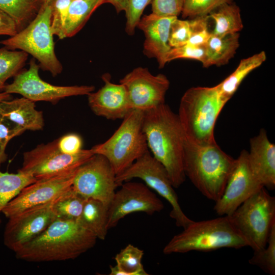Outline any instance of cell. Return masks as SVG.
<instances>
[{
	"label": "cell",
	"mask_w": 275,
	"mask_h": 275,
	"mask_svg": "<svg viewBox=\"0 0 275 275\" xmlns=\"http://www.w3.org/2000/svg\"><path fill=\"white\" fill-rule=\"evenodd\" d=\"M97 239L77 221L56 218L40 235L15 253L17 259L28 262L72 260L93 248Z\"/></svg>",
	"instance_id": "cell-2"
},
{
	"label": "cell",
	"mask_w": 275,
	"mask_h": 275,
	"mask_svg": "<svg viewBox=\"0 0 275 275\" xmlns=\"http://www.w3.org/2000/svg\"><path fill=\"white\" fill-rule=\"evenodd\" d=\"M144 251L129 244L115 257L116 265L110 266V275H148L142 263Z\"/></svg>",
	"instance_id": "cell-27"
},
{
	"label": "cell",
	"mask_w": 275,
	"mask_h": 275,
	"mask_svg": "<svg viewBox=\"0 0 275 275\" xmlns=\"http://www.w3.org/2000/svg\"><path fill=\"white\" fill-rule=\"evenodd\" d=\"M106 3H110L115 7L117 12L126 10L128 6V0H105Z\"/></svg>",
	"instance_id": "cell-43"
},
{
	"label": "cell",
	"mask_w": 275,
	"mask_h": 275,
	"mask_svg": "<svg viewBox=\"0 0 275 275\" xmlns=\"http://www.w3.org/2000/svg\"><path fill=\"white\" fill-rule=\"evenodd\" d=\"M18 32L15 21L0 9V35L14 36Z\"/></svg>",
	"instance_id": "cell-42"
},
{
	"label": "cell",
	"mask_w": 275,
	"mask_h": 275,
	"mask_svg": "<svg viewBox=\"0 0 275 275\" xmlns=\"http://www.w3.org/2000/svg\"><path fill=\"white\" fill-rule=\"evenodd\" d=\"M248 152L241 151L220 198L213 209L219 216H229L247 199L262 187L253 174L248 161Z\"/></svg>",
	"instance_id": "cell-16"
},
{
	"label": "cell",
	"mask_w": 275,
	"mask_h": 275,
	"mask_svg": "<svg viewBox=\"0 0 275 275\" xmlns=\"http://www.w3.org/2000/svg\"><path fill=\"white\" fill-rule=\"evenodd\" d=\"M133 178L142 180L171 205L170 216L178 227L183 229L194 221L181 209L178 198L163 166L151 154L149 150L136 159L127 170L116 177L118 186Z\"/></svg>",
	"instance_id": "cell-9"
},
{
	"label": "cell",
	"mask_w": 275,
	"mask_h": 275,
	"mask_svg": "<svg viewBox=\"0 0 275 275\" xmlns=\"http://www.w3.org/2000/svg\"><path fill=\"white\" fill-rule=\"evenodd\" d=\"M120 186L108 207V230L129 214L144 212L152 215L163 209L162 202L146 185L128 181Z\"/></svg>",
	"instance_id": "cell-13"
},
{
	"label": "cell",
	"mask_w": 275,
	"mask_h": 275,
	"mask_svg": "<svg viewBox=\"0 0 275 275\" xmlns=\"http://www.w3.org/2000/svg\"><path fill=\"white\" fill-rule=\"evenodd\" d=\"M185 0H153L152 13L162 16H175L181 13Z\"/></svg>",
	"instance_id": "cell-40"
},
{
	"label": "cell",
	"mask_w": 275,
	"mask_h": 275,
	"mask_svg": "<svg viewBox=\"0 0 275 275\" xmlns=\"http://www.w3.org/2000/svg\"><path fill=\"white\" fill-rule=\"evenodd\" d=\"M116 177L108 160L94 154L78 168L72 187L86 199L97 200L108 207L118 187Z\"/></svg>",
	"instance_id": "cell-12"
},
{
	"label": "cell",
	"mask_w": 275,
	"mask_h": 275,
	"mask_svg": "<svg viewBox=\"0 0 275 275\" xmlns=\"http://www.w3.org/2000/svg\"><path fill=\"white\" fill-rule=\"evenodd\" d=\"M105 0H73L71 3L65 22L64 37L76 34L85 25L93 13Z\"/></svg>",
	"instance_id": "cell-26"
},
{
	"label": "cell",
	"mask_w": 275,
	"mask_h": 275,
	"mask_svg": "<svg viewBox=\"0 0 275 275\" xmlns=\"http://www.w3.org/2000/svg\"><path fill=\"white\" fill-rule=\"evenodd\" d=\"M57 140L58 147L63 153L74 155L82 149V139L76 133H68Z\"/></svg>",
	"instance_id": "cell-41"
},
{
	"label": "cell",
	"mask_w": 275,
	"mask_h": 275,
	"mask_svg": "<svg viewBox=\"0 0 275 275\" xmlns=\"http://www.w3.org/2000/svg\"><path fill=\"white\" fill-rule=\"evenodd\" d=\"M239 33L217 36L211 34L206 44V58L202 64L205 68L227 64L239 46Z\"/></svg>",
	"instance_id": "cell-22"
},
{
	"label": "cell",
	"mask_w": 275,
	"mask_h": 275,
	"mask_svg": "<svg viewBox=\"0 0 275 275\" xmlns=\"http://www.w3.org/2000/svg\"><path fill=\"white\" fill-rule=\"evenodd\" d=\"M143 116L144 112L132 109L107 140L91 148L94 154L102 155L108 160L116 176L148 150L142 129Z\"/></svg>",
	"instance_id": "cell-6"
},
{
	"label": "cell",
	"mask_w": 275,
	"mask_h": 275,
	"mask_svg": "<svg viewBox=\"0 0 275 275\" xmlns=\"http://www.w3.org/2000/svg\"><path fill=\"white\" fill-rule=\"evenodd\" d=\"M266 59L264 51L242 59L234 72L216 86L222 97L228 102L246 76L261 66Z\"/></svg>",
	"instance_id": "cell-24"
},
{
	"label": "cell",
	"mask_w": 275,
	"mask_h": 275,
	"mask_svg": "<svg viewBox=\"0 0 275 275\" xmlns=\"http://www.w3.org/2000/svg\"><path fill=\"white\" fill-rule=\"evenodd\" d=\"M248 161L257 180L265 188L275 187V145L269 140L265 129L250 141Z\"/></svg>",
	"instance_id": "cell-20"
},
{
	"label": "cell",
	"mask_w": 275,
	"mask_h": 275,
	"mask_svg": "<svg viewBox=\"0 0 275 275\" xmlns=\"http://www.w3.org/2000/svg\"><path fill=\"white\" fill-rule=\"evenodd\" d=\"M73 0H51L49 3L51 8L50 27L53 35L60 39H65L64 28L68 9Z\"/></svg>",
	"instance_id": "cell-34"
},
{
	"label": "cell",
	"mask_w": 275,
	"mask_h": 275,
	"mask_svg": "<svg viewBox=\"0 0 275 275\" xmlns=\"http://www.w3.org/2000/svg\"><path fill=\"white\" fill-rule=\"evenodd\" d=\"M236 159L215 142L198 144L187 141L183 143V167L194 185L206 198L216 202L222 196L233 170Z\"/></svg>",
	"instance_id": "cell-3"
},
{
	"label": "cell",
	"mask_w": 275,
	"mask_h": 275,
	"mask_svg": "<svg viewBox=\"0 0 275 275\" xmlns=\"http://www.w3.org/2000/svg\"><path fill=\"white\" fill-rule=\"evenodd\" d=\"M77 170L52 177L37 179L24 187L7 204L2 213L9 218L26 209L53 201L71 187Z\"/></svg>",
	"instance_id": "cell-17"
},
{
	"label": "cell",
	"mask_w": 275,
	"mask_h": 275,
	"mask_svg": "<svg viewBox=\"0 0 275 275\" xmlns=\"http://www.w3.org/2000/svg\"><path fill=\"white\" fill-rule=\"evenodd\" d=\"M190 35L188 20L178 17L172 22L169 31V45L171 48L178 47L187 44Z\"/></svg>",
	"instance_id": "cell-38"
},
{
	"label": "cell",
	"mask_w": 275,
	"mask_h": 275,
	"mask_svg": "<svg viewBox=\"0 0 275 275\" xmlns=\"http://www.w3.org/2000/svg\"><path fill=\"white\" fill-rule=\"evenodd\" d=\"M94 155L92 149H82L74 155L63 153L56 140L24 152L19 170L31 174L36 180L52 177L77 170Z\"/></svg>",
	"instance_id": "cell-10"
},
{
	"label": "cell",
	"mask_w": 275,
	"mask_h": 275,
	"mask_svg": "<svg viewBox=\"0 0 275 275\" xmlns=\"http://www.w3.org/2000/svg\"><path fill=\"white\" fill-rule=\"evenodd\" d=\"M101 77L104 85L88 95L91 109L96 115L108 120L123 119L132 110L126 87L120 83L112 82L109 74Z\"/></svg>",
	"instance_id": "cell-18"
},
{
	"label": "cell",
	"mask_w": 275,
	"mask_h": 275,
	"mask_svg": "<svg viewBox=\"0 0 275 275\" xmlns=\"http://www.w3.org/2000/svg\"><path fill=\"white\" fill-rule=\"evenodd\" d=\"M231 222L254 251L264 249L275 224V197L262 187L231 215Z\"/></svg>",
	"instance_id": "cell-8"
},
{
	"label": "cell",
	"mask_w": 275,
	"mask_h": 275,
	"mask_svg": "<svg viewBox=\"0 0 275 275\" xmlns=\"http://www.w3.org/2000/svg\"><path fill=\"white\" fill-rule=\"evenodd\" d=\"M209 15L195 17L189 19L190 35L188 44L205 45L211 36L209 29Z\"/></svg>",
	"instance_id": "cell-35"
},
{
	"label": "cell",
	"mask_w": 275,
	"mask_h": 275,
	"mask_svg": "<svg viewBox=\"0 0 275 275\" xmlns=\"http://www.w3.org/2000/svg\"><path fill=\"white\" fill-rule=\"evenodd\" d=\"M0 115L18 125L25 130L43 129V113L37 110L35 102L23 97L0 101Z\"/></svg>",
	"instance_id": "cell-21"
},
{
	"label": "cell",
	"mask_w": 275,
	"mask_h": 275,
	"mask_svg": "<svg viewBox=\"0 0 275 275\" xmlns=\"http://www.w3.org/2000/svg\"><path fill=\"white\" fill-rule=\"evenodd\" d=\"M53 201L9 218L4 233V244L15 253L44 231L56 218L52 208Z\"/></svg>",
	"instance_id": "cell-14"
},
{
	"label": "cell",
	"mask_w": 275,
	"mask_h": 275,
	"mask_svg": "<svg viewBox=\"0 0 275 275\" xmlns=\"http://www.w3.org/2000/svg\"><path fill=\"white\" fill-rule=\"evenodd\" d=\"M120 83L127 90L131 109L143 112L164 103L170 87L166 75H154L147 68L141 67L127 74Z\"/></svg>",
	"instance_id": "cell-15"
},
{
	"label": "cell",
	"mask_w": 275,
	"mask_h": 275,
	"mask_svg": "<svg viewBox=\"0 0 275 275\" xmlns=\"http://www.w3.org/2000/svg\"><path fill=\"white\" fill-rule=\"evenodd\" d=\"M51 0H44V4H47L49 3Z\"/></svg>",
	"instance_id": "cell-45"
},
{
	"label": "cell",
	"mask_w": 275,
	"mask_h": 275,
	"mask_svg": "<svg viewBox=\"0 0 275 275\" xmlns=\"http://www.w3.org/2000/svg\"><path fill=\"white\" fill-rule=\"evenodd\" d=\"M249 262L267 274H275V224L271 227L266 246L261 250L254 251Z\"/></svg>",
	"instance_id": "cell-32"
},
{
	"label": "cell",
	"mask_w": 275,
	"mask_h": 275,
	"mask_svg": "<svg viewBox=\"0 0 275 275\" xmlns=\"http://www.w3.org/2000/svg\"><path fill=\"white\" fill-rule=\"evenodd\" d=\"M25 131L18 125L0 115V166L8 159L6 149L9 141Z\"/></svg>",
	"instance_id": "cell-36"
},
{
	"label": "cell",
	"mask_w": 275,
	"mask_h": 275,
	"mask_svg": "<svg viewBox=\"0 0 275 275\" xmlns=\"http://www.w3.org/2000/svg\"><path fill=\"white\" fill-rule=\"evenodd\" d=\"M86 200L71 186L53 201L52 208L56 218L77 221Z\"/></svg>",
	"instance_id": "cell-29"
},
{
	"label": "cell",
	"mask_w": 275,
	"mask_h": 275,
	"mask_svg": "<svg viewBox=\"0 0 275 275\" xmlns=\"http://www.w3.org/2000/svg\"><path fill=\"white\" fill-rule=\"evenodd\" d=\"M153 0H128V6L125 11L126 23L125 31L129 35L134 33L145 8Z\"/></svg>",
	"instance_id": "cell-39"
},
{
	"label": "cell",
	"mask_w": 275,
	"mask_h": 275,
	"mask_svg": "<svg viewBox=\"0 0 275 275\" xmlns=\"http://www.w3.org/2000/svg\"><path fill=\"white\" fill-rule=\"evenodd\" d=\"M51 8L44 4L36 16L14 36L0 41L10 50L19 49L32 55L40 67L54 77L60 74L63 66L56 56L50 27Z\"/></svg>",
	"instance_id": "cell-7"
},
{
	"label": "cell",
	"mask_w": 275,
	"mask_h": 275,
	"mask_svg": "<svg viewBox=\"0 0 275 275\" xmlns=\"http://www.w3.org/2000/svg\"><path fill=\"white\" fill-rule=\"evenodd\" d=\"M28 53L20 50L0 48V92H3L6 81L15 76L24 65Z\"/></svg>",
	"instance_id": "cell-31"
},
{
	"label": "cell",
	"mask_w": 275,
	"mask_h": 275,
	"mask_svg": "<svg viewBox=\"0 0 275 275\" xmlns=\"http://www.w3.org/2000/svg\"><path fill=\"white\" fill-rule=\"evenodd\" d=\"M148 147L164 167L174 188L185 181L184 133L178 115L165 103L144 112L142 124Z\"/></svg>",
	"instance_id": "cell-1"
},
{
	"label": "cell",
	"mask_w": 275,
	"mask_h": 275,
	"mask_svg": "<svg viewBox=\"0 0 275 275\" xmlns=\"http://www.w3.org/2000/svg\"><path fill=\"white\" fill-rule=\"evenodd\" d=\"M40 66L32 59L29 68L19 72L13 81L6 84L3 92L8 94H18L33 102L46 101L53 104L60 100L74 96L88 95L93 92V86H59L53 85L41 78Z\"/></svg>",
	"instance_id": "cell-11"
},
{
	"label": "cell",
	"mask_w": 275,
	"mask_h": 275,
	"mask_svg": "<svg viewBox=\"0 0 275 275\" xmlns=\"http://www.w3.org/2000/svg\"><path fill=\"white\" fill-rule=\"evenodd\" d=\"M77 222L97 239L103 240L108 230V207L99 200L87 199Z\"/></svg>",
	"instance_id": "cell-23"
},
{
	"label": "cell",
	"mask_w": 275,
	"mask_h": 275,
	"mask_svg": "<svg viewBox=\"0 0 275 275\" xmlns=\"http://www.w3.org/2000/svg\"><path fill=\"white\" fill-rule=\"evenodd\" d=\"M233 0H185L181 12L183 18L208 15L217 7Z\"/></svg>",
	"instance_id": "cell-33"
},
{
	"label": "cell",
	"mask_w": 275,
	"mask_h": 275,
	"mask_svg": "<svg viewBox=\"0 0 275 275\" xmlns=\"http://www.w3.org/2000/svg\"><path fill=\"white\" fill-rule=\"evenodd\" d=\"M227 102L216 86L188 89L181 98L177 114L185 138L198 144L216 142L214 126Z\"/></svg>",
	"instance_id": "cell-4"
},
{
	"label": "cell",
	"mask_w": 275,
	"mask_h": 275,
	"mask_svg": "<svg viewBox=\"0 0 275 275\" xmlns=\"http://www.w3.org/2000/svg\"><path fill=\"white\" fill-rule=\"evenodd\" d=\"M206 58V45H194L186 44L183 46L171 48L166 57V62L178 59H192L203 64Z\"/></svg>",
	"instance_id": "cell-37"
},
{
	"label": "cell",
	"mask_w": 275,
	"mask_h": 275,
	"mask_svg": "<svg viewBox=\"0 0 275 275\" xmlns=\"http://www.w3.org/2000/svg\"><path fill=\"white\" fill-rule=\"evenodd\" d=\"M10 98L11 94L6 93L4 92H0V101L10 100Z\"/></svg>",
	"instance_id": "cell-44"
},
{
	"label": "cell",
	"mask_w": 275,
	"mask_h": 275,
	"mask_svg": "<svg viewBox=\"0 0 275 275\" xmlns=\"http://www.w3.org/2000/svg\"><path fill=\"white\" fill-rule=\"evenodd\" d=\"M178 17L162 16L154 13L144 15L136 27L144 33V52L149 58H155L160 68H163L166 57L171 47L169 45L171 25Z\"/></svg>",
	"instance_id": "cell-19"
},
{
	"label": "cell",
	"mask_w": 275,
	"mask_h": 275,
	"mask_svg": "<svg viewBox=\"0 0 275 275\" xmlns=\"http://www.w3.org/2000/svg\"><path fill=\"white\" fill-rule=\"evenodd\" d=\"M43 4L44 0H0V9L15 21L19 31L36 16Z\"/></svg>",
	"instance_id": "cell-28"
},
{
	"label": "cell",
	"mask_w": 275,
	"mask_h": 275,
	"mask_svg": "<svg viewBox=\"0 0 275 275\" xmlns=\"http://www.w3.org/2000/svg\"><path fill=\"white\" fill-rule=\"evenodd\" d=\"M208 15L214 22L213 35L221 37L237 33L243 28L240 8L233 2L222 5Z\"/></svg>",
	"instance_id": "cell-25"
},
{
	"label": "cell",
	"mask_w": 275,
	"mask_h": 275,
	"mask_svg": "<svg viewBox=\"0 0 275 275\" xmlns=\"http://www.w3.org/2000/svg\"><path fill=\"white\" fill-rule=\"evenodd\" d=\"M36 180L31 174L19 170L16 173L0 172V214L7 204L24 187ZM1 222L0 218V225Z\"/></svg>",
	"instance_id": "cell-30"
},
{
	"label": "cell",
	"mask_w": 275,
	"mask_h": 275,
	"mask_svg": "<svg viewBox=\"0 0 275 275\" xmlns=\"http://www.w3.org/2000/svg\"><path fill=\"white\" fill-rule=\"evenodd\" d=\"M249 246L246 240L228 216L193 221L180 233L174 236L163 249L168 255L190 251L209 252L222 248L239 249Z\"/></svg>",
	"instance_id": "cell-5"
}]
</instances>
